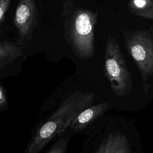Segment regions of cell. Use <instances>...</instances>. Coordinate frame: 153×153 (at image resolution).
<instances>
[{
	"mask_svg": "<svg viewBox=\"0 0 153 153\" xmlns=\"http://www.w3.org/2000/svg\"><path fill=\"white\" fill-rule=\"evenodd\" d=\"M7 102V98L2 86L0 84V106H2Z\"/></svg>",
	"mask_w": 153,
	"mask_h": 153,
	"instance_id": "obj_12",
	"label": "cell"
},
{
	"mask_svg": "<svg viewBox=\"0 0 153 153\" xmlns=\"http://www.w3.org/2000/svg\"><path fill=\"white\" fill-rule=\"evenodd\" d=\"M111 109L107 102L94 103L81 111L72 120L68 127L76 134H82L86 127Z\"/></svg>",
	"mask_w": 153,
	"mask_h": 153,
	"instance_id": "obj_7",
	"label": "cell"
},
{
	"mask_svg": "<svg viewBox=\"0 0 153 153\" xmlns=\"http://www.w3.org/2000/svg\"><path fill=\"white\" fill-rule=\"evenodd\" d=\"M81 153H145L135 120L105 114L82 133Z\"/></svg>",
	"mask_w": 153,
	"mask_h": 153,
	"instance_id": "obj_2",
	"label": "cell"
},
{
	"mask_svg": "<svg viewBox=\"0 0 153 153\" xmlns=\"http://www.w3.org/2000/svg\"><path fill=\"white\" fill-rule=\"evenodd\" d=\"M23 55V51L17 45L0 39V68L11 63Z\"/></svg>",
	"mask_w": 153,
	"mask_h": 153,
	"instance_id": "obj_8",
	"label": "cell"
},
{
	"mask_svg": "<svg viewBox=\"0 0 153 153\" xmlns=\"http://www.w3.org/2000/svg\"><path fill=\"white\" fill-rule=\"evenodd\" d=\"M99 102L96 93L80 89L50 96L43 103L36 115L23 153H40L66 130L81 111Z\"/></svg>",
	"mask_w": 153,
	"mask_h": 153,
	"instance_id": "obj_1",
	"label": "cell"
},
{
	"mask_svg": "<svg viewBox=\"0 0 153 153\" xmlns=\"http://www.w3.org/2000/svg\"><path fill=\"white\" fill-rule=\"evenodd\" d=\"M76 133L69 128L54 140L53 143L44 153H66L69 143Z\"/></svg>",
	"mask_w": 153,
	"mask_h": 153,
	"instance_id": "obj_10",
	"label": "cell"
},
{
	"mask_svg": "<svg viewBox=\"0 0 153 153\" xmlns=\"http://www.w3.org/2000/svg\"><path fill=\"white\" fill-rule=\"evenodd\" d=\"M38 22V10L34 0H20L14 17V23L18 30L19 45H24L32 40Z\"/></svg>",
	"mask_w": 153,
	"mask_h": 153,
	"instance_id": "obj_6",
	"label": "cell"
},
{
	"mask_svg": "<svg viewBox=\"0 0 153 153\" xmlns=\"http://www.w3.org/2000/svg\"><path fill=\"white\" fill-rule=\"evenodd\" d=\"M97 13L77 8L67 19L68 41L76 56L83 59L92 57L94 53V31Z\"/></svg>",
	"mask_w": 153,
	"mask_h": 153,
	"instance_id": "obj_4",
	"label": "cell"
},
{
	"mask_svg": "<svg viewBox=\"0 0 153 153\" xmlns=\"http://www.w3.org/2000/svg\"><path fill=\"white\" fill-rule=\"evenodd\" d=\"M104 75L110 84V88L115 99L124 100L133 94L131 74L120 47L116 39L108 35L104 60Z\"/></svg>",
	"mask_w": 153,
	"mask_h": 153,
	"instance_id": "obj_3",
	"label": "cell"
},
{
	"mask_svg": "<svg viewBox=\"0 0 153 153\" xmlns=\"http://www.w3.org/2000/svg\"><path fill=\"white\" fill-rule=\"evenodd\" d=\"M11 0H0V26L2 25L5 14L8 10ZM1 33L0 29V33Z\"/></svg>",
	"mask_w": 153,
	"mask_h": 153,
	"instance_id": "obj_11",
	"label": "cell"
},
{
	"mask_svg": "<svg viewBox=\"0 0 153 153\" xmlns=\"http://www.w3.org/2000/svg\"><path fill=\"white\" fill-rule=\"evenodd\" d=\"M123 35L127 51L141 75L143 92L148 96L151 87L148 81L153 75L152 32L148 29H137L123 31Z\"/></svg>",
	"mask_w": 153,
	"mask_h": 153,
	"instance_id": "obj_5",
	"label": "cell"
},
{
	"mask_svg": "<svg viewBox=\"0 0 153 153\" xmlns=\"http://www.w3.org/2000/svg\"><path fill=\"white\" fill-rule=\"evenodd\" d=\"M128 8L131 14L147 19H153L152 0H130Z\"/></svg>",
	"mask_w": 153,
	"mask_h": 153,
	"instance_id": "obj_9",
	"label": "cell"
}]
</instances>
